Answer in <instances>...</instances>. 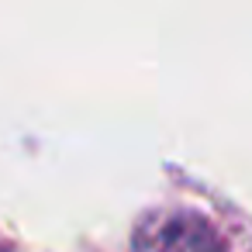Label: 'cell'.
<instances>
[{
	"mask_svg": "<svg viewBox=\"0 0 252 252\" xmlns=\"http://www.w3.org/2000/svg\"><path fill=\"white\" fill-rule=\"evenodd\" d=\"M135 252H221V242L204 218L187 211H159L138 224Z\"/></svg>",
	"mask_w": 252,
	"mask_h": 252,
	"instance_id": "6da1fadb",
	"label": "cell"
}]
</instances>
